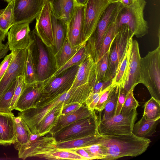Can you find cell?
<instances>
[{
    "label": "cell",
    "instance_id": "6da1fadb",
    "mask_svg": "<svg viewBox=\"0 0 160 160\" xmlns=\"http://www.w3.org/2000/svg\"><path fill=\"white\" fill-rule=\"evenodd\" d=\"M92 89L88 84L72 87L42 106L32 107L18 114L28 127L31 132L36 134L38 126L45 116L58 105L78 102L83 104L91 94Z\"/></svg>",
    "mask_w": 160,
    "mask_h": 160
},
{
    "label": "cell",
    "instance_id": "7a4b0ae2",
    "mask_svg": "<svg viewBox=\"0 0 160 160\" xmlns=\"http://www.w3.org/2000/svg\"><path fill=\"white\" fill-rule=\"evenodd\" d=\"M151 140L138 137L132 132L112 136L100 135L98 143L106 148L108 155L104 160H116L125 156L137 157L144 152Z\"/></svg>",
    "mask_w": 160,
    "mask_h": 160
},
{
    "label": "cell",
    "instance_id": "3957f363",
    "mask_svg": "<svg viewBox=\"0 0 160 160\" xmlns=\"http://www.w3.org/2000/svg\"><path fill=\"white\" fill-rule=\"evenodd\" d=\"M56 141L50 136H40L35 140L18 147V158L25 160L28 158L37 157L48 160H87L74 151L61 149L55 146Z\"/></svg>",
    "mask_w": 160,
    "mask_h": 160
},
{
    "label": "cell",
    "instance_id": "277c9868",
    "mask_svg": "<svg viewBox=\"0 0 160 160\" xmlns=\"http://www.w3.org/2000/svg\"><path fill=\"white\" fill-rule=\"evenodd\" d=\"M33 41L28 48L31 51L35 67L37 81H44L57 70L54 54L42 41L34 29L30 32Z\"/></svg>",
    "mask_w": 160,
    "mask_h": 160
},
{
    "label": "cell",
    "instance_id": "5b68a950",
    "mask_svg": "<svg viewBox=\"0 0 160 160\" xmlns=\"http://www.w3.org/2000/svg\"><path fill=\"white\" fill-rule=\"evenodd\" d=\"M139 83L144 84L152 97L160 102V43L140 60Z\"/></svg>",
    "mask_w": 160,
    "mask_h": 160
},
{
    "label": "cell",
    "instance_id": "8992f818",
    "mask_svg": "<svg viewBox=\"0 0 160 160\" xmlns=\"http://www.w3.org/2000/svg\"><path fill=\"white\" fill-rule=\"evenodd\" d=\"M120 2L111 3L105 10L98 21L95 28L86 42L88 54L97 63L102 43L111 24L115 21L122 7Z\"/></svg>",
    "mask_w": 160,
    "mask_h": 160
},
{
    "label": "cell",
    "instance_id": "52a82bcc",
    "mask_svg": "<svg viewBox=\"0 0 160 160\" xmlns=\"http://www.w3.org/2000/svg\"><path fill=\"white\" fill-rule=\"evenodd\" d=\"M146 2L145 0H135L128 6H122L116 20L119 28L126 25L137 38H141L148 33V23L144 18V10Z\"/></svg>",
    "mask_w": 160,
    "mask_h": 160
},
{
    "label": "cell",
    "instance_id": "ba28073f",
    "mask_svg": "<svg viewBox=\"0 0 160 160\" xmlns=\"http://www.w3.org/2000/svg\"><path fill=\"white\" fill-rule=\"evenodd\" d=\"M79 65H74L57 75L47 79L42 96L32 107H41L72 87Z\"/></svg>",
    "mask_w": 160,
    "mask_h": 160
},
{
    "label": "cell",
    "instance_id": "9c48e42d",
    "mask_svg": "<svg viewBox=\"0 0 160 160\" xmlns=\"http://www.w3.org/2000/svg\"><path fill=\"white\" fill-rule=\"evenodd\" d=\"M133 36L127 25H122L119 28L110 46L105 78L112 81L115 77Z\"/></svg>",
    "mask_w": 160,
    "mask_h": 160
},
{
    "label": "cell",
    "instance_id": "30bf717a",
    "mask_svg": "<svg viewBox=\"0 0 160 160\" xmlns=\"http://www.w3.org/2000/svg\"><path fill=\"white\" fill-rule=\"evenodd\" d=\"M98 123V118L94 110L91 116L71 123L52 136L58 142L95 135L99 133Z\"/></svg>",
    "mask_w": 160,
    "mask_h": 160
},
{
    "label": "cell",
    "instance_id": "8fae6325",
    "mask_svg": "<svg viewBox=\"0 0 160 160\" xmlns=\"http://www.w3.org/2000/svg\"><path fill=\"white\" fill-rule=\"evenodd\" d=\"M137 109L132 110L128 113L121 112L111 118L102 120L98 118V131L102 136L124 134L132 132L137 119Z\"/></svg>",
    "mask_w": 160,
    "mask_h": 160
},
{
    "label": "cell",
    "instance_id": "7c38bea8",
    "mask_svg": "<svg viewBox=\"0 0 160 160\" xmlns=\"http://www.w3.org/2000/svg\"><path fill=\"white\" fill-rule=\"evenodd\" d=\"M111 3L110 0H88L84 9L82 43L86 42L103 12Z\"/></svg>",
    "mask_w": 160,
    "mask_h": 160
},
{
    "label": "cell",
    "instance_id": "4fadbf2b",
    "mask_svg": "<svg viewBox=\"0 0 160 160\" xmlns=\"http://www.w3.org/2000/svg\"><path fill=\"white\" fill-rule=\"evenodd\" d=\"M9 67L0 81V99L8 91L18 77L24 76L28 48L14 51Z\"/></svg>",
    "mask_w": 160,
    "mask_h": 160
},
{
    "label": "cell",
    "instance_id": "5bb4252c",
    "mask_svg": "<svg viewBox=\"0 0 160 160\" xmlns=\"http://www.w3.org/2000/svg\"><path fill=\"white\" fill-rule=\"evenodd\" d=\"M44 3L43 0H14L12 25L31 23L39 15Z\"/></svg>",
    "mask_w": 160,
    "mask_h": 160
},
{
    "label": "cell",
    "instance_id": "9a60e30c",
    "mask_svg": "<svg viewBox=\"0 0 160 160\" xmlns=\"http://www.w3.org/2000/svg\"><path fill=\"white\" fill-rule=\"evenodd\" d=\"M28 23L20 22L13 25L8 31V44L9 50L14 51L28 48L33 40L30 35Z\"/></svg>",
    "mask_w": 160,
    "mask_h": 160
},
{
    "label": "cell",
    "instance_id": "2e32d148",
    "mask_svg": "<svg viewBox=\"0 0 160 160\" xmlns=\"http://www.w3.org/2000/svg\"><path fill=\"white\" fill-rule=\"evenodd\" d=\"M51 7L48 1L45 2L36 19L35 29L42 41L52 51L54 41L51 18Z\"/></svg>",
    "mask_w": 160,
    "mask_h": 160
},
{
    "label": "cell",
    "instance_id": "e0dca14e",
    "mask_svg": "<svg viewBox=\"0 0 160 160\" xmlns=\"http://www.w3.org/2000/svg\"><path fill=\"white\" fill-rule=\"evenodd\" d=\"M137 41H131V53L127 77L123 88L127 93L133 90L140 79V60L141 58Z\"/></svg>",
    "mask_w": 160,
    "mask_h": 160
},
{
    "label": "cell",
    "instance_id": "ac0fdd59",
    "mask_svg": "<svg viewBox=\"0 0 160 160\" xmlns=\"http://www.w3.org/2000/svg\"><path fill=\"white\" fill-rule=\"evenodd\" d=\"M46 80L27 84L18 99L14 109L22 112L32 107L42 96Z\"/></svg>",
    "mask_w": 160,
    "mask_h": 160
},
{
    "label": "cell",
    "instance_id": "d6986e66",
    "mask_svg": "<svg viewBox=\"0 0 160 160\" xmlns=\"http://www.w3.org/2000/svg\"><path fill=\"white\" fill-rule=\"evenodd\" d=\"M96 68V63L88 54L79 65L72 87L88 84L92 89L97 82Z\"/></svg>",
    "mask_w": 160,
    "mask_h": 160
},
{
    "label": "cell",
    "instance_id": "ffe728a7",
    "mask_svg": "<svg viewBox=\"0 0 160 160\" xmlns=\"http://www.w3.org/2000/svg\"><path fill=\"white\" fill-rule=\"evenodd\" d=\"M85 6L76 5L71 18L68 23L67 36L71 43L77 45L82 43Z\"/></svg>",
    "mask_w": 160,
    "mask_h": 160
},
{
    "label": "cell",
    "instance_id": "44dd1931",
    "mask_svg": "<svg viewBox=\"0 0 160 160\" xmlns=\"http://www.w3.org/2000/svg\"><path fill=\"white\" fill-rule=\"evenodd\" d=\"M14 118L12 111L0 112V145H10L15 143Z\"/></svg>",
    "mask_w": 160,
    "mask_h": 160
},
{
    "label": "cell",
    "instance_id": "7402d4cb",
    "mask_svg": "<svg viewBox=\"0 0 160 160\" xmlns=\"http://www.w3.org/2000/svg\"><path fill=\"white\" fill-rule=\"evenodd\" d=\"M94 111H91L86 106L82 104L73 112L65 115L61 114L49 133L52 136L57 132L71 123L91 116Z\"/></svg>",
    "mask_w": 160,
    "mask_h": 160
},
{
    "label": "cell",
    "instance_id": "603a6c76",
    "mask_svg": "<svg viewBox=\"0 0 160 160\" xmlns=\"http://www.w3.org/2000/svg\"><path fill=\"white\" fill-rule=\"evenodd\" d=\"M50 15L54 41L52 51L55 55L61 47L67 36L68 25L63 20L55 15L51 8Z\"/></svg>",
    "mask_w": 160,
    "mask_h": 160
},
{
    "label": "cell",
    "instance_id": "cb8c5ba5",
    "mask_svg": "<svg viewBox=\"0 0 160 160\" xmlns=\"http://www.w3.org/2000/svg\"><path fill=\"white\" fill-rule=\"evenodd\" d=\"M51 9L55 15L68 23L74 13L75 0H49Z\"/></svg>",
    "mask_w": 160,
    "mask_h": 160
},
{
    "label": "cell",
    "instance_id": "d4e9b609",
    "mask_svg": "<svg viewBox=\"0 0 160 160\" xmlns=\"http://www.w3.org/2000/svg\"><path fill=\"white\" fill-rule=\"evenodd\" d=\"M86 43L72 45L67 36L61 47L54 55L57 70L72 57Z\"/></svg>",
    "mask_w": 160,
    "mask_h": 160
},
{
    "label": "cell",
    "instance_id": "484cf974",
    "mask_svg": "<svg viewBox=\"0 0 160 160\" xmlns=\"http://www.w3.org/2000/svg\"><path fill=\"white\" fill-rule=\"evenodd\" d=\"M160 118L150 119L143 115L141 118L134 124L132 132L136 136L141 138H147L152 136L156 132Z\"/></svg>",
    "mask_w": 160,
    "mask_h": 160
},
{
    "label": "cell",
    "instance_id": "4316f807",
    "mask_svg": "<svg viewBox=\"0 0 160 160\" xmlns=\"http://www.w3.org/2000/svg\"><path fill=\"white\" fill-rule=\"evenodd\" d=\"M64 105L63 103L58 105L47 113L38 124L36 134L43 136L49 132L61 114Z\"/></svg>",
    "mask_w": 160,
    "mask_h": 160
},
{
    "label": "cell",
    "instance_id": "83f0119b",
    "mask_svg": "<svg viewBox=\"0 0 160 160\" xmlns=\"http://www.w3.org/2000/svg\"><path fill=\"white\" fill-rule=\"evenodd\" d=\"M100 135L98 133L71 140L56 142L55 145L57 148L61 149L83 148L98 143Z\"/></svg>",
    "mask_w": 160,
    "mask_h": 160
},
{
    "label": "cell",
    "instance_id": "f1b7e54d",
    "mask_svg": "<svg viewBox=\"0 0 160 160\" xmlns=\"http://www.w3.org/2000/svg\"><path fill=\"white\" fill-rule=\"evenodd\" d=\"M131 40L127 48L124 58L121 63L112 84L123 88L128 73L130 61Z\"/></svg>",
    "mask_w": 160,
    "mask_h": 160
},
{
    "label": "cell",
    "instance_id": "f546056e",
    "mask_svg": "<svg viewBox=\"0 0 160 160\" xmlns=\"http://www.w3.org/2000/svg\"><path fill=\"white\" fill-rule=\"evenodd\" d=\"M14 121L16 139L14 144L16 149L28 142L31 132L22 118L19 116L15 117Z\"/></svg>",
    "mask_w": 160,
    "mask_h": 160
},
{
    "label": "cell",
    "instance_id": "4dcf8cb0",
    "mask_svg": "<svg viewBox=\"0 0 160 160\" xmlns=\"http://www.w3.org/2000/svg\"><path fill=\"white\" fill-rule=\"evenodd\" d=\"M118 29L115 20L109 26L103 39L98 55V61L109 51L111 44Z\"/></svg>",
    "mask_w": 160,
    "mask_h": 160
},
{
    "label": "cell",
    "instance_id": "1f68e13d",
    "mask_svg": "<svg viewBox=\"0 0 160 160\" xmlns=\"http://www.w3.org/2000/svg\"><path fill=\"white\" fill-rule=\"evenodd\" d=\"M88 54L85 44L68 61L58 69L51 77L57 75L74 65H79Z\"/></svg>",
    "mask_w": 160,
    "mask_h": 160
},
{
    "label": "cell",
    "instance_id": "d6a6232c",
    "mask_svg": "<svg viewBox=\"0 0 160 160\" xmlns=\"http://www.w3.org/2000/svg\"><path fill=\"white\" fill-rule=\"evenodd\" d=\"M24 78L25 82L27 84H30L37 81L35 67L31 51L28 48Z\"/></svg>",
    "mask_w": 160,
    "mask_h": 160
},
{
    "label": "cell",
    "instance_id": "836d02e7",
    "mask_svg": "<svg viewBox=\"0 0 160 160\" xmlns=\"http://www.w3.org/2000/svg\"><path fill=\"white\" fill-rule=\"evenodd\" d=\"M119 88L117 86L114 89L111 97L104 108V113L102 120L109 119L115 115L118 96Z\"/></svg>",
    "mask_w": 160,
    "mask_h": 160
},
{
    "label": "cell",
    "instance_id": "e575fe53",
    "mask_svg": "<svg viewBox=\"0 0 160 160\" xmlns=\"http://www.w3.org/2000/svg\"><path fill=\"white\" fill-rule=\"evenodd\" d=\"M143 115L150 119L160 117V102L151 97L144 105Z\"/></svg>",
    "mask_w": 160,
    "mask_h": 160
},
{
    "label": "cell",
    "instance_id": "d590c367",
    "mask_svg": "<svg viewBox=\"0 0 160 160\" xmlns=\"http://www.w3.org/2000/svg\"><path fill=\"white\" fill-rule=\"evenodd\" d=\"M93 159L104 160L108 155L107 150L103 145L100 143L82 148Z\"/></svg>",
    "mask_w": 160,
    "mask_h": 160
},
{
    "label": "cell",
    "instance_id": "8d00e7d4",
    "mask_svg": "<svg viewBox=\"0 0 160 160\" xmlns=\"http://www.w3.org/2000/svg\"><path fill=\"white\" fill-rule=\"evenodd\" d=\"M16 83L17 80L0 99V112L11 111L10 106L16 87Z\"/></svg>",
    "mask_w": 160,
    "mask_h": 160
},
{
    "label": "cell",
    "instance_id": "74e56055",
    "mask_svg": "<svg viewBox=\"0 0 160 160\" xmlns=\"http://www.w3.org/2000/svg\"><path fill=\"white\" fill-rule=\"evenodd\" d=\"M109 52L106 53L96 63L97 82L105 78L108 65Z\"/></svg>",
    "mask_w": 160,
    "mask_h": 160
},
{
    "label": "cell",
    "instance_id": "f35d334b",
    "mask_svg": "<svg viewBox=\"0 0 160 160\" xmlns=\"http://www.w3.org/2000/svg\"><path fill=\"white\" fill-rule=\"evenodd\" d=\"M116 86L111 84L103 91L94 110L100 112H101L104 110L106 104L109 99L114 89Z\"/></svg>",
    "mask_w": 160,
    "mask_h": 160
},
{
    "label": "cell",
    "instance_id": "ab89813d",
    "mask_svg": "<svg viewBox=\"0 0 160 160\" xmlns=\"http://www.w3.org/2000/svg\"><path fill=\"white\" fill-rule=\"evenodd\" d=\"M26 85L23 75H21L17 77L16 87L10 106L11 111L15 109L18 99Z\"/></svg>",
    "mask_w": 160,
    "mask_h": 160
},
{
    "label": "cell",
    "instance_id": "60d3db41",
    "mask_svg": "<svg viewBox=\"0 0 160 160\" xmlns=\"http://www.w3.org/2000/svg\"><path fill=\"white\" fill-rule=\"evenodd\" d=\"M133 90H130L127 95L121 112L123 113H128L139 106L138 101L133 96Z\"/></svg>",
    "mask_w": 160,
    "mask_h": 160
},
{
    "label": "cell",
    "instance_id": "b9f144b4",
    "mask_svg": "<svg viewBox=\"0 0 160 160\" xmlns=\"http://www.w3.org/2000/svg\"><path fill=\"white\" fill-rule=\"evenodd\" d=\"M14 0L8 3L7 7L3 9L0 10L1 14L9 22L12 26L13 21Z\"/></svg>",
    "mask_w": 160,
    "mask_h": 160
},
{
    "label": "cell",
    "instance_id": "7bdbcfd3",
    "mask_svg": "<svg viewBox=\"0 0 160 160\" xmlns=\"http://www.w3.org/2000/svg\"><path fill=\"white\" fill-rule=\"evenodd\" d=\"M14 52L5 56L4 59L0 64V81L9 68L14 56Z\"/></svg>",
    "mask_w": 160,
    "mask_h": 160
},
{
    "label": "cell",
    "instance_id": "ee69618b",
    "mask_svg": "<svg viewBox=\"0 0 160 160\" xmlns=\"http://www.w3.org/2000/svg\"><path fill=\"white\" fill-rule=\"evenodd\" d=\"M112 81L105 78L96 82L92 88L91 94L102 92L112 84Z\"/></svg>",
    "mask_w": 160,
    "mask_h": 160
},
{
    "label": "cell",
    "instance_id": "f6af8a7d",
    "mask_svg": "<svg viewBox=\"0 0 160 160\" xmlns=\"http://www.w3.org/2000/svg\"><path fill=\"white\" fill-rule=\"evenodd\" d=\"M118 96L115 115H118L121 112L122 107L128 94L122 87L118 86Z\"/></svg>",
    "mask_w": 160,
    "mask_h": 160
},
{
    "label": "cell",
    "instance_id": "bcb514c9",
    "mask_svg": "<svg viewBox=\"0 0 160 160\" xmlns=\"http://www.w3.org/2000/svg\"><path fill=\"white\" fill-rule=\"evenodd\" d=\"M82 104L79 102H75L64 105L62 107L61 115H65L73 112Z\"/></svg>",
    "mask_w": 160,
    "mask_h": 160
},
{
    "label": "cell",
    "instance_id": "7dc6e473",
    "mask_svg": "<svg viewBox=\"0 0 160 160\" xmlns=\"http://www.w3.org/2000/svg\"><path fill=\"white\" fill-rule=\"evenodd\" d=\"M12 26L1 14L0 15V29L3 32H8Z\"/></svg>",
    "mask_w": 160,
    "mask_h": 160
},
{
    "label": "cell",
    "instance_id": "c3c4849f",
    "mask_svg": "<svg viewBox=\"0 0 160 160\" xmlns=\"http://www.w3.org/2000/svg\"><path fill=\"white\" fill-rule=\"evenodd\" d=\"M68 150L74 151L78 155L86 158L87 160L93 159V158L82 148H79Z\"/></svg>",
    "mask_w": 160,
    "mask_h": 160
},
{
    "label": "cell",
    "instance_id": "681fc988",
    "mask_svg": "<svg viewBox=\"0 0 160 160\" xmlns=\"http://www.w3.org/2000/svg\"><path fill=\"white\" fill-rule=\"evenodd\" d=\"M103 91L98 93L91 94L88 97V98H87L85 102V104H86V106H88L98 96L101 94L103 92Z\"/></svg>",
    "mask_w": 160,
    "mask_h": 160
},
{
    "label": "cell",
    "instance_id": "f907efd6",
    "mask_svg": "<svg viewBox=\"0 0 160 160\" xmlns=\"http://www.w3.org/2000/svg\"><path fill=\"white\" fill-rule=\"evenodd\" d=\"M101 94L98 96L90 103L88 106H87L88 108L90 110L92 111L94 110L95 107L99 100L100 96Z\"/></svg>",
    "mask_w": 160,
    "mask_h": 160
},
{
    "label": "cell",
    "instance_id": "816d5d0a",
    "mask_svg": "<svg viewBox=\"0 0 160 160\" xmlns=\"http://www.w3.org/2000/svg\"><path fill=\"white\" fill-rule=\"evenodd\" d=\"M9 50V49L8 47V42H7L5 44L4 48L0 52V60L6 56Z\"/></svg>",
    "mask_w": 160,
    "mask_h": 160
},
{
    "label": "cell",
    "instance_id": "f5cc1de1",
    "mask_svg": "<svg viewBox=\"0 0 160 160\" xmlns=\"http://www.w3.org/2000/svg\"><path fill=\"white\" fill-rule=\"evenodd\" d=\"M76 5L85 6L88 0H75Z\"/></svg>",
    "mask_w": 160,
    "mask_h": 160
},
{
    "label": "cell",
    "instance_id": "db71d44e",
    "mask_svg": "<svg viewBox=\"0 0 160 160\" xmlns=\"http://www.w3.org/2000/svg\"><path fill=\"white\" fill-rule=\"evenodd\" d=\"M8 32H3L0 29V41L2 42L5 40L7 36Z\"/></svg>",
    "mask_w": 160,
    "mask_h": 160
},
{
    "label": "cell",
    "instance_id": "11a10c76",
    "mask_svg": "<svg viewBox=\"0 0 160 160\" xmlns=\"http://www.w3.org/2000/svg\"><path fill=\"white\" fill-rule=\"evenodd\" d=\"M5 44L2 43V41H0V52L2 51L4 48Z\"/></svg>",
    "mask_w": 160,
    "mask_h": 160
},
{
    "label": "cell",
    "instance_id": "9f6ffc18",
    "mask_svg": "<svg viewBox=\"0 0 160 160\" xmlns=\"http://www.w3.org/2000/svg\"><path fill=\"white\" fill-rule=\"evenodd\" d=\"M110 0L112 2H121V0Z\"/></svg>",
    "mask_w": 160,
    "mask_h": 160
},
{
    "label": "cell",
    "instance_id": "6f0895ef",
    "mask_svg": "<svg viewBox=\"0 0 160 160\" xmlns=\"http://www.w3.org/2000/svg\"><path fill=\"white\" fill-rule=\"evenodd\" d=\"M4 0L5 2L8 3L12 0Z\"/></svg>",
    "mask_w": 160,
    "mask_h": 160
},
{
    "label": "cell",
    "instance_id": "680465c9",
    "mask_svg": "<svg viewBox=\"0 0 160 160\" xmlns=\"http://www.w3.org/2000/svg\"><path fill=\"white\" fill-rule=\"evenodd\" d=\"M49 0H43V1H44V3H45V2H46V1H49Z\"/></svg>",
    "mask_w": 160,
    "mask_h": 160
},
{
    "label": "cell",
    "instance_id": "91938a15",
    "mask_svg": "<svg viewBox=\"0 0 160 160\" xmlns=\"http://www.w3.org/2000/svg\"><path fill=\"white\" fill-rule=\"evenodd\" d=\"M1 12H0V15H1Z\"/></svg>",
    "mask_w": 160,
    "mask_h": 160
}]
</instances>
